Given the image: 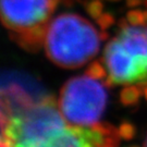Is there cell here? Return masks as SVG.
<instances>
[{"mask_svg":"<svg viewBox=\"0 0 147 147\" xmlns=\"http://www.w3.org/2000/svg\"><path fill=\"white\" fill-rule=\"evenodd\" d=\"M144 147H147V137H146V141H145V145H144Z\"/></svg>","mask_w":147,"mask_h":147,"instance_id":"obj_8","label":"cell"},{"mask_svg":"<svg viewBox=\"0 0 147 147\" xmlns=\"http://www.w3.org/2000/svg\"><path fill=\"white\" fill-rule=\"evenodd\" d=\"M59 0H0L1 20L26 49H38Z\"/></svg>","mask_w":147,"mask_h":147,"instance_id":"obj_4","label":"cell"},{"mask_svg":"<svg viewBox=\"0 0 147 147\" xmlns=\"http://www.w3.org/2000/svg\"><path fill=\"white\" fill-rule=\"evenodd\" d=\"M138 1H140V0H127V2H129V3H131V5L138 3Z\"/></svg>","mask_w":147,"mask_h":147,"instance_id":"obj_7","label":"cell"},{"mask_svg":"<svg viewBox=\"0 0 147 147\" xmlns=\"http://www.w3.org/2000/svg\"><path fill=\"white\" fill-rule=\"evenodd\" d=\"M113 129L69 123L51 97L21 104L2 115L1 147H113Z\"/></svg>","mask_w":147,"mask_h":147,"instance_id":"obj_1","label":"cell"},{"mask_svg":"<svg viewBox=\"0 0 147 147\" xmlns=\"http://www.w3.org/2000/svg\"><path fill=\"white\" fill-rule=\"evenodd\" d=\"M108 78L115 84L131 85L147 81V27H123L106 46Z\"/></svg>","mask_w":147,"mask_h":147,"instance_id":"obj_3","label":"cell"},{"mask_svg":"<svg viewBox=\"0 0 147 147\" xmlns=\"http://www.w3.org/2000/svg\"><path fill=\"white\" fill-rule=\"evenodd\" d=\"M106 86L96 75L85 74L70 79L62 86L59 109L69 123L80 126L98 124L107 105Z\"/></svg>","mask_w":147,"mask_h":147,"instance_id":"obj_5","label":"cell"},{"mask_svg":"<svg viewBox=\"0 0 147 147\" xmlns=\"http://www.w3.org/2000/svg\"><path fill=\"white\" fill-rule=\"evenodd\" d=\"M88 11L94 16V14H98L100 11H101V9H102V5L100 3L99 1H97V0H93V1H90L88 5Z\"/></svg>","mask_w":147,"mask_h":147,"instance_id":"obj_6","label":"cell"},{"mask_svg":"<svg viewBox=\"0 0 147 147\" xmlns=\"http://www.w3.org/2000/svg\"><path fill=\"white\" fill-rule=\"evenodd\" d=\"M48 58L63 69H76L98 53L100 36L83 16L63 13L49 22L44 38Z\"/></svg>","mask_w":147,"mask_h":147,"instance_id":"obj_2","label":"cell"}]
</instances>
